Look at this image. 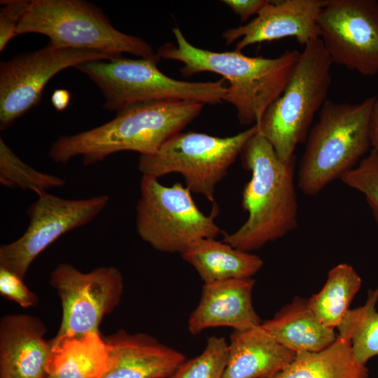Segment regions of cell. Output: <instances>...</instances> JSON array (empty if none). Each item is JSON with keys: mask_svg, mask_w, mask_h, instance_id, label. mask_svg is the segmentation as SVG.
<instances>
[{"mask_svg": "<svg viewBox=\"0 0 378 378\" xmlns=\"http://www.w3.org/2000/svg\"><path fill=\"white\" fill-rule=\"evenodd\" d=\"M172 31L176 44L164 43L158 55L182 62L181 72L186 77L209 71L227 80L223 101L235 108L243 125L260 123L267 108L283 93L300 55L297 50L274 58L248 57L236 50L213 52L192 46L178 27Z\"/></svg>", "mask_w": 378, "mask_h": 378, "instance_id": "1", "label": "cell"}, {"mask_svg": "<svg viewBox=\"0 0 378 378\" xmlns=\"http://www.w3.org/2000/svg\"><path fill=\"white\" fill-rule=\"evenodd\" d=\"M240 155L243 167L251 172L241 200L248 218L235 232L224 233L222 241L251 253L298 227L296 160L295 155L289 161L282 160L258 131L246 142Z\"/></svg>", "mask_w": 378, "mask_h": 378, "instance_id": "2", "label": "cell"}, {"mask_svg": "<svg viewBox=\"0 0 378 378\" xmlns=\"http://www.w3.org/2000/svg\"><path fill=\"white\" fill-rule=\"evenodd\" d=\"M203 105L186 100L132 104L100 126L58 138L52 144L49 156L62 164L82 156L83 164L90 165L123 150L150 155L197 117Z\"/></svg>", "mask_w": 378, "mask_h": 378, "instance_id": "3", "label": "cell"}, {"mask_svg": "<svg viewBox=\"0 0 378 378\" xmlns=\"http://www.w3.org/2000/svg\"><path fill=\"white\" fill-rule=\"evenodd\" d=\"M374 99L371 97L355 104L325 102L309 132L299 164L298 186L304 195L319 193L355 167L368 152Z\"/></svg>", "mask_w": 378, "mask_h": 378, "instance_id": "4", "label": "cell"}, {"mask_svg": "<svg viewBox=\"0 0 378 378\" xmlns=\"http://www.w3.org/2000/svg\"><path fill=\"white\" fill-rule=\"evenodd\" d=\"M332 64L320 38L309 41L283 93L255 125L282 160H291L297 146L306 141L315 115L327 100Z\"/></svg>", "mask_w": 378, "mask_h": 378, "instance_id": "5", "label": "cell"}, {"mask_svg": "<svg viewBox=\"0 0 378 378\" xmlns=\"http://www.w3.org/2000/svg\"><path fill=\"white\" fill-rule=\"evenodd\" d=\"M159 56L87 62L76 68L102 90L104 108L116 112L132 104L162 100H186L203 104L223 101L225 78L188 82L172 78L158 68Z\"/></svg>", "mask_w": 378, "mask_h": 378, "instance_id": "6", "label": "cell"}, {"mask_svg": "<svg viewBox=\"0 0 378 378\" xmlns=\"http://www.w3.org/2000/svg\"><path fill=\"white\" fill-rule=\"evenodd\" d=\"M45 35L56 47L96 50L120 57L130 53L143 58L158 56L141 38L116 29L102 10L83 0H31L17 36Z\"/></svg>", "mask_w": 378, "mask_h": 378, "instance_id": "7", "label": "cell"}, {"mask_svg": "<svg viewBox=\"0 0 378 378\" xmlns=\"http://www.w3.org/2000/svg\"><path fill=\"white\" fill-rule=\"evenodd\" d=\"M257 131L254 125L227 137L181 132L168 139L155 153L139 155L138 169L142 176L155 178L179 173L191 192L213 202L217 184Z\"/></svg>", "mask_w": 378, "mask_h": 378, "instance_id": "8", "label": "cell"}, {"mask_svg": "<svg viewBox=\"0 0 378 378\" xmlns=\"http://www.w3.org/2000/svg\"><path fill=\"white\" fill-rule=\"evenodd\" d=\"M136 204V227L140 237L161 252L183 253L195 242L216 238L221 230L214 222L216 209L204 214L191 191L180 183L162 185L158 178L142 176Z\"/></svg>", "mask_w": 378, "mask_h": 378, "instance_id": "9", "label": "cell"}, {"mask_svg": "<svg viewBox=\"0 0 378 378\" xmlns=\"http://www.w3.org/2000/svg\"><path fill=\"white\" fill-rule=\"evenodd\" d=\"M121 57V56H120ZM115 57L96 50L48 44L0 64V129L9 127L40 102L48 81L59 71L80 64Z\"/></svg>", "mask_w": 378, "mask_h": 378, "instance_id": "10", "label": "cell"}, {"mask_svg": "<svg viewBox=\"0 0 378 378\" xmlns=\"http://www.w3.org/2000/svg\"><path fill=\"white\" fill-rule=\"evenodd\" d=\"M27 209L29 224L15 241L0 246V266L24 279L34 259L60 236L94 219L107 205L102 195L69 200L42 191Z\"/></svg>", "mask_w": 378, "mask_h": 378, "instance_id": "11", "label": "cell"}, {"mask_svg": "<svg viewBox=\"0 0 378 378\" xmlns=\"http://www.w3.org/2000/svg\"><path fill=\"white\" fill-rule=\"evenodd\" d=\"M317 25L332 63L363 76L378 74V1L326 0Z\"/></svg>", "mask_w": 378, "mask_h": 378, "instance_id": "12", "label": "cell"}, {"mask_svg": "<svg viewBox=\"0 0 378 378\" xmlns=\"http://www.w3.org/2000/svg\"><path fill=\"white\" fill-rule=\"evenodd\" d=\"M50 285L57 293L62 309L56 336L100 332L102 319L120 304L124 289L122 274L113 266L83 272L69 263L54 269Z\"/></svg>", "mask_w": 378, "mask_h": 378, "instance_id": "13", "label": "cell"}, {"mask_svg": "<svg viewBox=\"0 0 378 378\" xmlns=\"http://www.w3.org/2000/svg\"><path fill=\"white\" fill-rule=\"evenodd\" d=\"M326 0L269 1L248 23L228 29L223 34L227 44L240 38L235 46H247L286 37H294L302 46L320 38L317 20Z\"/></svg>", "mask_w": 378, "mask_h": 378, "instance_id": "14", "label": "cell"}, {"mask_svg": "<svg viewBox=\"0 0 378 378\" xmlns=\"http://www.w3.org/2000/svg\"><path fill=\"white\" fill-rule=\"evenodd\" d=\"M104 340L109 362L102 378H168L186 360L181 351L143 332L120 329Z\"/></svg>", "mask_w": 378, "mask_h": 378, "instance_id": "15", "label": "cell"}, {"mask_svg": "<svg viewBox=\"0 0 378 378\" xmlns=\"http://www.w3.org/2000/svg\"><path fill=\"white\" fill-rule=\"evenodd\" d=\"M38 317L4 315L0 320V378H46L51 348Z\"/></svg>", "mask_w": 378, "mask_h": 378, "instance_id": "16", "label": "cell"}, {"mask_svg": "<svg viewBox=\"0 0 378 378\" xmlns=\"http://www.w3.org/2000/svg\"><path fill=\"white\" fill-rule=\"evenodd\" d=\"M254 284L252 278L204 284L200 302L188 319L190 333L196 335L214 327L244 330L260 325L252 302Z\"/></svg>", "mask_w": 378, "mask_h": 378, "instance_id": "17", "label": "cell"}, {"mask_svg": "<svg viewBox=\"0 0 378 378\" xmlns=\"http://www.w3.org/2000/svg\"><path fill=\"white\" fill-rule=\"evenodd\" d=\"M295 355L277 342L261 324L233 330L222 378H270L286 368Z\"/></svg>", "mask_w": 378, "mask_h": 378, "instance_id": "18", "label": "cell"}, {"mask_svg": "<svg viewBox=\"0 0 378 378\" xmlns=\"http://www.w3.org/2000/svg\"><path fill=\"white\" fill-rule=\"evenodd\" d=\"M46 378H102L108 369L109 354L100 332L55 336Z\"/></svg>", "mask_w": 378, "mask_h": 378, "instance_id": "19", "label": "cell"}, {"mask_svg": "<svg viewBox=\"0 0 378 378\" xmlns=\"http://www.w3.org/2000/svg\"><path fill=\"white\" fill-rule=\"evenodd\" d=\"M261 325L277 342L296 354L323 350L337 336L334 329L318 321L307 299L299 296Z\"/></svg>", "mask_w": 378, "mask_h": 378, "instance_id": "20", "label": "cell"}, {"mask_svg": "<svg viewBox=\"0 0 378 378\" xmlns=\"http://www.w3.org/2000/svg\"><path fill=\"white\" fill-rule=\"evenodd\" d=\"M335 342L316 352L297 353L293 360L270 378H368L366 365L354 357L348 326L337 328Z\"/></svg>", "mask_w": 378, "mask_h": 378, "instance_id": "21", "label": "cell"}, {"mask_svg": "<svg viewBox=\"0 0 378 378\" xmlns=\"http://www.w3.org/2000/svg\"><path fill=\"white\" fill-rule=\"evenodd\" d=\"M204 284L251 278L263 265L258 255L237 249L216 238L200 239L181 253Z\"/></svg>", "mask_w": 378, "mask_h": 378, "instance_id": "22", "label": "cell"}, {"mask_svg": "<svg viewBox=\"0 0 378 378\" xmlns=\"http://www.w3.org/2000/svg\"><path fill=\"white\" fill-rule=\"evenodd\" d=\"M361 283L352 266L339 264L329 271L321 290L307 299L309 307L322 324L335 330L346 316Z\"/></svg>", "mask_w": 378, "mask_h": 378, "instance_id": "23", "label": "cell"}, {"mask_svg": "<svg viewBox=\"0 0 378 378\" xmlns=\"http://www.w3.org/2000/svg\"><path fill=\"white\" fill-rule=\"evenodd\" d=\"M377 301L378 286L369 290L365 304L349 309L342 321L349 330L354 357L364 365L372 357L378 356Z\"/></svg>", "mask_w": 378, "mask_h": 378, "instance_id": "24", "label": "cell"}, {"mask_svg": "<svg viewBox=\"0 0 378 378\" xmlns=\"http://www.w3.org/2000/svg\"><path fill=\"white\" fill-rule=\"evenodd\" d=\"M0 181L8 187L31 190L36 194L53 187H60L65 181L56 176L34 169L24 163L0 138Z\"/></svg>", "mask_w": 378, "mask_h": 378, "instance_id": "25", "label": "cell"}, {"mask_svg": "<svg viewBox=\"0 0 378 378\" xmlns=\"http://www.w3.org/2000/svg\"><path fill=\"white\" fill-rule=\"evenodd\" d=\"M227 355L225 337L211 336L200 355L186 360L168 378H222Z\"/></svg>", "mask_w": 378, "mask_h": 378, "instance_id": "26", "label": "cell"}, {"mask_svg": "<svg viewBox=\"0 0 378 378\" xmlns=\"http://www.w3.org/2000/svg\"><path fill=\"white\" fill-rule=\"evenodd\" d=\"M340 179L347 186L362 193L378 223V151L372 149Z\"/></svg>", "mask_w": 378, "mask_h": 378, "instance_id": "27", "label": "cell"}, {"mask_svg": "<svg viewBox=\"0 0 378 378\" xmlns=\"http://www.w3.org/2000/svg\"><path fill=\"white\" fill-rule=\"evenodd\" d=\"M31 0H3L0 8V52L17 36L18 27L27 12Z\"/></svg>", "mask_w": 378, "mask_h": 378, "instance_id": "28", "label": "cell"}, {"mask_svg": "<svg viewBox=\"0 0 378 378\" xmlns=\"http://www.w3.org/2000/svg\"><path fill=\"white\" fill-rule=\"evenodd\" d=\"M0 294L25 309L35 307L38 302L37 295L27 286L23 279L2 266H0Z\"/></svg>", "mask_w": 378, "mask_h": 378, "instance_id": "29", "label": "cell"}, {"mask_svg": "<svg viewBox=\"0 0 378 378\" xmlns=\"http://www.w3.org/2000/svg\"><path fill=\"white\" fill-rule=\"evenodd\" d=\"M240 18L241 22L246 21L253 15H258L260 10L269 2L267 0H223Z\"/></svg>", "mask_w": 378, "mask_h": 378, "instance_id": "30", "label": "cell"}, {"mask_svg": "<svg viewBox=\"0 0 378 378\" xmlns=\"http://www.w3.org/2000/svg\"><path fill=\"white\" fill-rule=\"evenodd\" d=\"M370 136L371 146L373 147V149L378 151V95L375 97L372 110L370 123Z\"/></svg>", "mask_w": 378, "mask_h": 378, "instance_id": "31", "label": "cell"}, {"mask_svg": "<svg viewBox=\"0 0 378 378\" xmlns=\"http://www.w3.org/2000/svg\"><path fill=\"white\" fill-rule=\"evenodd\" d=\"M71 94L66 90H57L52 94L51 102L53 106L57 111L64 110L69 105Z\"/></svg>", "mask_w": 378, "mask_h": 378, "instance_id": "32", "label": "cell"}]
</instances>
